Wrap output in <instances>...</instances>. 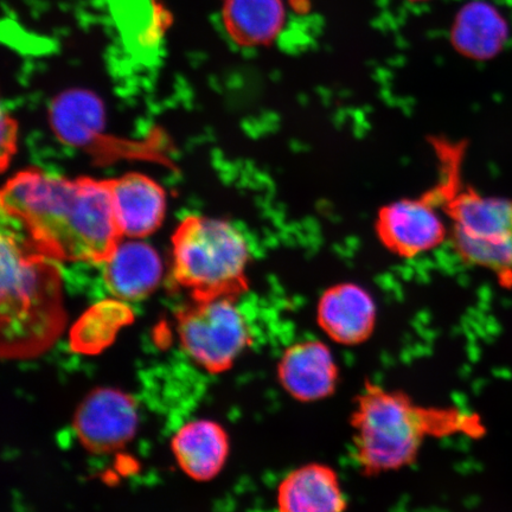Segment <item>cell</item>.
I'll list each match as a JSON object with an SVG mask.
<instances>
[{
	"mask_svg": "<svg viewBox=\"0 0 512 512\" xmlns=\"http://www.w3.org/2000/svg\"><path fill=\"white\" fill-rule=\"evenodd\" d=\"M3 207L64 258L102 259L119 239L110 183L25 171L5 188Z\"/></svg>",
	"mask_w": 512,
	"mask_h": 512,
	"instance_id": "1",
	"label": "cell"
},
{
	"mask_svg": "<svg viewBox=\"0 0 512 512\" xmlns=\"http://www.w3.org/2000/svg\"><path fill=\"white\" fill-rule=\"evenodd\" d=\"M350 427L352 457L368 477L411 466L427 440L476 430L472 416L456 407L424 406L401 390L373 382L357 395Z\"/></svg>",
	"mask_w": 512,
	"mask_h": 512,
	"instance_id": "2",
	"label": "cell"
},
{
	"mask_svg": "<svg viewBox=\"0 0 512 512\" xmlns=\"http://www.w3.org/2000/svg\"><path fill=\"white\" fill-rule=\"evenodd\" d=\"M2 354L28 360L53 347L63 331L59 287L48 266L29 255L11 234L0 245Z\"/></svg>",
	"mask_w": 512,
	"mask_h": 512,
	"instance_id": "3",
	"label": "cell"
},
{
	"mask_svg": "<svg viewBox=\"0 0 512 512\" xmlns=\"http://www.w3.org/2000/svg\"><path fill=\"white\" fill-rule=\"evenodd\" d=\"M248 242L232 223L211 217H190L178 228L172 265L181 285L198 299L229 296L245 280Z\"/></svg>",
	"mask_w": 512,
	"mask_h": 512,
	"instance_id": "4",
	"label": "cell"
},
{
	"mask_svg": "<svg viewBox=\"0 0 512 512\" xmlns=\"http://www.w3.org/2000/svg\"><path fill=\"white\" fill-rule=\"evenodd\" d=\"M448 233L467 265L512 285V200L476 190L446 191Z\"/></svg>",
	"mask_w": 512,
	"mask_h": 512,
	"instance_id": "5",
	"label": "cell"
},
{
	"mask_svg": "<svg viewBox=\"0 0 512 512\" xmlns=\"http://www.w3.org/2000/svg\"><path fill=\"white\" fill-rule=\"evenodd\" d=\"M178 336L185 354L211 374L232 368L251 344L247 319L229 296L198 299L179 317Z\"/></svg>",
	"mask_w": 512,
	"mask_h": 512,
	"instance_id": "6",
	"label": "cell"
},
{
	"mask_svg": "<svg viewBox=\"0 0 512 512\" xmlns=\"http://www.w3.org/2000/svg\"><path fill=\"white\" fill-rule=\"evenodd\" d=\"M139 413L136 400L120 389L99 388L76 409L74 430L88 451L112 453L136 435Z\"/></svg>",
	"mask_w": 512,
	"mask_h": 512,
	"instance_id": "7",
	"label": "cell"
},
{
	"mask_svg": "<svg viewBox=\"0 0 512 512\" xmlns=\"http://www.w3.org/2000/svg\"><path fill=\"white\" fill-rule=\"evenodd\" d=\"M381 241L405 258L431 252L448 233L437 203L430 198H408L388 204L377 219Z\"/></svg>",
	"mask_w": 512,
	"mask_h": 512,
	"instance_id": "8",
	"label": "cell"
},
{
	"mask_svg": "<svg viewBox=\"0 0 512 512\" xmlns=\"http://www.w3.org/2000/svg\"><path fill=\"white\" fill-rule=\"evenodd\" d=\"M281 388L293 400L315 403L335 394L341 370L334 352L318 339H305L284 350L277 366Z\"/></svg>",
	"mask_w": 512,
	"mask_h": 512,
	"instance_id": "9",
	"label": "cell"
},
{
	"mask_svg": "<svg viewBox=\"0 0 512 512\" xmlns=\"http://www.w3.org/2000/svg\"><path fill=\"white\" fill-rule=\"evenodd\" d=\"M101 260L108 290L126 303L149 297L164 277L162 256L145 238L124 236Z\"/></svg>",
	"mask_w": 512,
	"mask_h": 512,
	"instance_id": "10",
	"label": "cell"
},
{
	"mask_svg": "<svg viewBox=\"0 0 512 512\" xmlns=\"http://www.w3.org/2000/svg\"><path fill=\"white\" fill-rule=\"evenodd\" d=\"M317 322L332 342L356 347L374 334L377 323L375 300L366 288L357 284L332 286L319 299Z\"/></svg>",
	"mask_w": 512,
	"mask_h": 512,
	"instance_id": "11",
	"label": "cell"
},
{
	"mask_svg": "<svg viewBox=\"0 0 512 512\" xmlns=\"http://www.w3.org/2000/svg\"><path fill=\"white\" fill-rule=\"evenodd\" d=\"M348 504L342 480L328 464L296 467L277 489V512H345Z\"/></svg>",
	"mask_w": 512,
	"mask_h": 512,
	"instance_id": "12",
	"label": "cell"
},
{
	"mask_svg": "<svg viewBox=\"0 0 512 512\" xmlns=\"http://www.w3.org/2000/svg\"><path fill=\"white\" fill-rule=\"evenodd\" d=\"M115 222L120 235L146 238L163 222L166 195L150 177L130 174L110 183Z\"/></svg>",
	"mask_w": 512,
	"mask_h": 512,
	"instance_id": "13",
	"label": "cell"
},
{
	"mask_svg": "<svg viewBox=\"0 0 512 512\" xmlns=\"http://www.w3.org/2000/svg\"><path fill=\"white\" fill-rule=\"evenodd\" d=\"M171 450L185 475L196 482H209L227 463L229 437L215 421L192 420L175 433Z\"/></svg>",
	"mask_w": 512,
	"mask_h": 512,
	"instance_id": "14",
	"label": "cell"
},
{
	"mask_svg": "<svg viewBox=\"0 0 512 512\" xmlns=\"http://www.w3.org/2000/svg\"><path fill=\"white\" fill-rule=\"evenodd\" d=\"M49 120L62 143L86 147L94 144L105 131V105L98 95L87 89H68L51 102Z\"/></svg>",
	"mask_w": 512,
	"mask_h": 512,
	"instance_id": "15",
	"label": "cell"
},
{
	"mask_svg": "<svg viewBox=\"0 0 512 512\" xmlns=\"http://www.w3.org/2000/svg\"><path fill=\"white\" fill-rule=\"evenodd\" d=\"M224 30L236 46H270L283 31L286 10L283 0H221Z\"/></svg>",
	"mask_w": 512,
	"mask_h": 512,
	"instance_id": "16",
	"label": "cell"
},
{
	"mask_svg": "<svg viewBox=\"0 0 512 512\" xmlns=\"http://www.w3.org/2000/svg\"><path fill=\"white\" fill-rule=\"evenodd\" d=\"M454 47L476 60L496 56L508 40V24L499 11L486 2L466 4L454 21Z\"/></svg>",
	"mask_w": 512,
	"mask_h": 512,
	"instance_id": "17",
	"label": "cell"
},
{
	"mask_svg": "<svg viewBox=\"0 0 512 512\" xmlns=\"http://www.w3.org/2000/svg\"><path fill=\"white\" fill-rule=\"evenodd\" d=\"M133 319L131 307L117 298L96 303L70 331V347L83 355L104 351L117 338L119 331Z\"/></svg>",
	"mask_w": 512,
	"mask_h": 512,
	"instance_id": "18",
	"label": "cell"
},
{
	"mask_svg": "<svg viewBox=\"0 0 512 512\" xmlns=\"http://www.w3.org/2000/svg\"><path fill=\"white\" fill-rule=\"evenodd\" d=\"M15 128L8 114H2V151L5 160L6 153L11 152L12 145L15 144Z\"/></svg>",
	"mask_w": 512,
	"mask_h": 512,
	"instance_id": "19",
	"label": "cell"
},
{
	"mask_svg": "<svg viewBox=\"0 0 512 512\" xmlns=\"http://www.w3.org/2000/svg\"><path fill=\"white\" fill-rule=\"evenodd\" d=\"M413 2H425V0H413Z\"/></svg>",
	"mask_w": 512,
	"mask_h": 512,
	"instance_id": "20",
	"label": "cell"
}]
</instances>
